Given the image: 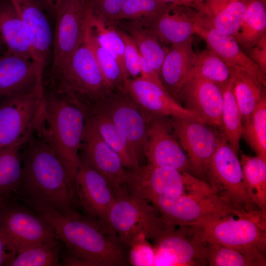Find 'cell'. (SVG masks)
Masks as SVG:
<instances>
[{
  "instance_id": "obj_1",
  "label": "cell",
  "mask_w": 266,
  "mask_h": 266,
  "mask_svg": "<svg viewBox=\"0 0 266 266\" xmlns=\"http://www.w3.org/2000/svg\"><path fill=\"white\" fill-rule=\"evenodd\" d=\"M36 134L24 147L21 181L12 198L36 212H78L80 204L66 168L43 136Z\"/></svg>"
},
{
  "instance_id": "obj_2",
  "label": "cell",
  "mask_w": 266,
  "mask_h": 266,
  "mask_svg": "<svg viewBox=\"0 0 266 266\" xmlns=\"http://www.w3.org/2000/svg\"><path fill=\"white\" fill-rule=\"evenodd\" d=\"M37 213L48 222L66 251L84 266L126 265L123 245L107 223L79 212L69 215L52 211Z\"/></svg>"
},
{
  "instance_id": "obj_3",
  "label": "cell",
  "mask_w": 266,
  "mask_h": 266,
  "mask_svg": "<svg viewBox=\"0 0 266 266\" xmlns=\"http://www.w3.org/2000/svg\"><path fill=\"white\" fill-rule=\"evenodd\" d=\"M44 130L41 134L74 181L80 165L86 114L78 104L44 88Z\"/></svg>"
},
{
  "instance_id": "obj_4",
  "label": "cell",
  "mask_w": 266,
  "mask_h": 266,
  "mask_svg": "<svg viewBox=\"0 0 266 266\" xmlns=\"http://www.w3.org/2000/svg\"><path fill=\"white\" fill-rule=\"evenodd\" d=\"M46 89L74 102L85 112L103 100L112 90L83 42L63 66L49 74Z\"/></svg>"
},
{
  "instance_id": "obj_5",
  "label": "cell",
  "mask_w": 266,
  "mask_h": 266,
  "mask_svg": "<svg viewBox=\"0 0 266 266\" xmlns=\"http://www.w3.org/2000/svg\"><path fill=\"white\" fill-rule=\"evenodd\" d=\"M182 227L201 241L217 243L246 254L265 255L266 218L261 212L205 219Z\"/></svg>"
},
{
  "instance_id": "obj_6",
  "label": "cell",
  "mask_w": 266,
  "mask_h": 266,
  "mask_svg": "<svg viewBox=\"0 0 266 266\" xmlns=\"http://www.w3.org/2000/svg\"><path fill=\"white\" fill-rule=\"evenodd\" d=\"M150 202L160 212L166 228L185 226L211 218L257 213L243 211L212 191L159 197Z\"/></svg>"
},
{
  "instance_id": "obj_7",
  "label": "cell",
  "mask_w": 266,
  "mask_h": 266,
  "mask_svg": "<svg viewBox=\"0 0 266 266\" xmlns=\"http://www.w3.org/2000/svg\"><path fill=\"white\" fill-rule=\"evenodd\" d=\"M44 89L0 101V150L24 147L44 129Z\"/></svg>"
},
{
  "instance_id": "obj_8",
  "label": "cell",
  "mask_w": 266,
  "mask_h": 266,
  "mask_svg": "<svg viewBox=\"0 0 266 266\" xmlns=\"http://www.w3.org/2000/svg\"><path fill=\"white\" fill-rule=\"evenodd\" d=\"M125 184L130 195L150 201L159 197L212 191L207 182L189 172L149 164L127 171Z\"/></svg>"
},
{
  "instance_id": "obj_9",
  "label": "cell",
  "mask_w": 266,
  "mask_h": 266,
  "mask_svg": "<svg viewBox=\"0 0 266 266\" xmlns=\"http://www.w3.org/2000/svg\"><path fill=\"white\" fill-rule=\"evenodd\" d=\"M115 200L106 222L122 245L131 246L140 234L154 240L166 228L156 210L147 200L130 195L122 187L113 191Z\"/></svg>"
},
{
  "instance_id": "obj_10",
  "label": "cell",
  "mask_w": 266,
  "mask_h": 266,
  "mask_svg": "<svg viewBox=\"0 0 266 266\" xmlns=\"http://www.w3.org/2000/svg\"><path fill=\"white\" fill-rule=\"evenodd\" d=\"M0 234L15 256L56 236L44 218L13 198L0 203Z\"/></svg>"
},
{
  "instance_id": "obj_11",
  "label": "cell",
  "mask_w": 266,
  "mask_h": 266,
  "mask_svg": "<svg viewBox=\"0 0 266 266\" xmlns=\"http://www.w3.org/2000/svg\"><path fill=\"white\" fill-rule=\"evenodd\" d=\"M204 177L214 193L237 207L248 212H261L249 195L238 153L224 135L211 157Z\"/></svg>"
},
{
  "instance_id": "obj_12",
  "label": "cell",
  "mask_w": 266,
  "mask_h": 266,
  "mask_svg": "<svg viewBox=\"0 0 266 266\" xmlns=\"http://www.w3.org/2000/svg\"><path fill=\"white\" fill-rule=\"evenodd\" d=\"M173 118V133L188 158L191 171L201 179L224 135L223 131L196 120Z\"/></svg>"
},
{
  "instance_id": "obj_13",
  "label": "cell",
  "mask_w": 266,
  "mask_h": 266,
  "mask_svg": "<svg viewBox=\"0 0 266 266\" xmlns=\"http://www.w3.org/2000/svg\"><path fill=\"white\" fill-rule=\"evenodd\" d=\"M87 0H64L55 18L49 74L63 66L82 42Z\"/></svg>"
},
{
  "instance_id": "obj_14",
  "label": "cell",
  "mask_w": 266,
  "mask_h": 266,
  "mask_svg": "<svg viewBox=\"0 0 266 266\" xmlns=\"http://www.w3.org/2000/svg\"><path fill=\"white\" fill-rule=\"evenodd\" d=\"M76 174V196L85 214L106 222L108 213L115 200L112 188L106 179L83 158Z\"/></svg>"
},
{
  "instance_id": "obj_15",
  "label": "cell",
  "mask_w": 266,
  "mask_h": 266,
  "mask_svg": "<svg viewBox=\"0 0 266 266\" xmlns=\"http://www.w3.org/2000/svg\"><path fill=\"white\" fill-rule=\"evenodd\" d=\"M177 100L194 112L200 122L222 130L223 96L219 85L202 78H189L181 88Z\"/></svg>"
},
{
  "instance_id": "obj_16",
  "label": "cell",
  "mask_w": 266,
  "mask_h": 266,
  "mask_svg": "<svg viewBox=\"0 0 266 266\" xmlns=\"http://www.w3.org/2000/svg\"><path fill=\"white\" fill-rule=\"evenodd\" d=\"M105 109L96 107L106 114L127 137L140 157L147 140L154 115L138 105L131 97H114Z\"/></svg>"
},
{
  "instance_id": "obj_17",
  "label": "cell",
  "mask_w": 266,
  "mask_h": 266,
  "mask_svg": "<svg viewBox=\"0 0 266 266\" xmlns=\"http://www.w3.org/2000/svg\"><path fill=\"white\" fill-rule=\"evenodd\" d=\"M10 0L29 30L33 61L43 79L45 69L51 58L53 39V30L47 13L38 0Z\"/></svg>"
},
{
  "instance_id": "obj_18",
  "label": "cell",
  "mask_w": 266,
  "mask_h": 266,
  "mask_svg": "<svg viewBox=\"0 0 266 266\" xmlns=\"http://www.w3.org/2000/svg\"><path fill=\"white\" fill-rule=\"evenodd\" d=\"M83 158L108 181L113 191L125 184L127 171L118 154L101 137L86 118L81 147Z\"/></svg>"
},
{
  "instance_id": "obj_19",
  "label": "cell",
  "mask_w": 266,
  "mask_h": 266,
  "mask_svg": "<svg viewBox=\"0 0 266 266\" xmlns=\"http://www.w3.org/2000/svg\"><path fill=\"white\" fill-rule=\"evenodd\" d=\"M44 89L43 79L31 59L5 52L0 56V101Z\"/></svg>"
},
{
  "instance_id": "obj_20",
  "label": "cell",
  "mask_w": 266,
  "mask_h": 266,
  "mask_svg": "<svg viewBox=\"0 0 266 266\" xmlns=\"http://www.w3.org/2000/svg\"><path fill=\"white\" fill-rule=\"evenodd\" d=\"M125 90L138 105L154 116H170L200 121L194 112L181 105L165 89L152 82L140 77L129 78L125 84Z\"/></svg>"
},
{
  "instance_id": "obj_21",
  "label": "cell",
  "mask_w": 266,
  "mask_h": 266,
  "mask_svg": "<svg viewBox=\"0 0 266 266\" xmlns=\"http://www.w3.org/2000/svg\"><path fill=\"white\" fill-rule=\"evenodd\" d=\"M166 228L154 239L155 249L166 257L172 266H204V242L184 227Z\"/></svg>"
},
{
  "instance_id": "obj_22",
  "label": "cell",
  "mask_w": 266,
  "mask_h": 266,
  "mask_svg": "<svg viewBox=\"0 0 266 266\" xmlns=\"http://www.w3.org/2000/svg\"><path fill=\"white\" fill-rule=\"evenodd\" d=\"M143 153L150 165L171 167L181 172L191 171L186 153L161 121L152 120Z\"/></svg>"
},
{
  "instance_id": "obj_23",
  "label": "cell",
  "mask_w": 266,
  "mask_h": 266,
  "mask_svg": "<svg viewBox=\"0 0 266 266\" xmlns=\"http://www.w3.org/2000/svg\"><path fill=\"white\" fill-rule=\"evenodd\" d=\"M195 33L205 42L209 49L234 70L244 71L266 84V73L241 49L234 37L202 26L198 22Z\"/></svg>"
},
{
  "instance_id": "obj_24",
  "label": "cell",
  "mask_w": 266,
  "mask_h": 266,
  "mask_svg": "<svg viewBox=\"0 0 266 266\" xmlns=\"http://www.w3.org/2000/svg\"><path fill=\"white\" fill-rule=\"evenodd\" d=\"M199 20L197 10L189 7L169 4L165 11L147 28L161 41L171 44L192 38Z\"/></svg>"
},
{
  "instance_id": "obj_25",
  "label": "cell",
  "mask_w": 266,
  "mask_h": 266,
  "mask_svg": "<svg viewBox=\"0 0 266 266\" xmlns=\"http://www.w3.org/2000/svg\"><path fill=\"white\" fill-rule=\"evenodd\" d=\"M248 0H204L198 23L235 37L245 14Z\"/></svg>"
},
{
  "instance_id": "obj_26",
  "label": "cell",
  "mask_w": 266,
  "mask_h": 266,
  "mask_svg": "<svg viewBox=\"0 0 266 266\" xmlns=\"http://www.w3.org/2000/svg\"><path fill=\"white\" fill-rule=\"evenodd\" d=\"M0 37L6 52L33 60L30 32L10 0H0Z\"/></svg>"
},
{
  "instance_id": "obj_27",
  "label": "cell",
  "mask_w": 266,
  "mask_h": 266,
  "mask_svg": "<svg viewBox=\"0 0 266 266\" xmlns=\"http://www.w3.org/2000/svg\"><path fill=\"white\" fill-rule=\"evenodd\" d=\"M195 54L191 38L185 42L172 44L162 65L161 80L169 94L176 100L192 68Z\"/></svg>"
},
{
  "instance_id": "obj_28",
  "label": "cell",
  "mask_w": 266,
  "mask_h": 266,
  "mask_svg": "<svg viewBox=\"0 0 266 266\" xmlns=\"http://www.w3.org/2000/svg\"><path fill=\"white\" fill-rule=\"evenodd\" d=\"M86 118L94 125L103 140L118 154L124 166L133 169L139 166V156L106 114L94 108L87 114Z\"/></svg>"
},
{
  "instance_id": "obj_29",
  "label": "cell",
  "mask_w": 266,
  "mask_h": 266,
  "mask_svg": "<svg viewBox=\"0 0 266 266\" xmlns=\"http://www.w3.org/2000/svg\"><path fill=\"white\" fill-rule=\"evenodd\" d=\"M82 42L91 50L109 87L111 89L116 87L125 91V84L129 78L125 76L116 59L99 42L89 27L86 16Z\"/></svg>"
},
{
  "instance_id": "obj_30",
  "label": "cell",
  "mask_w": 266,
  "mask_h": 266,
  "mask_svg": "<svg viewBox=\"0 0 266 266\" xmlns=\"http://www.w3.org/2000/svg\"><path fill=\"white\" fill-rule=\"evenodd\" d=\"M234 71L231 78L219 85L223 93L222 130L229 144L236 153L239 149L242 123L239 107L234 94Z\"/></svg>"
},
{
  "instance_id": "obj_31",
  "label": "cell",
  "mask_w": 266,
  "mask_h": 266,
  "mask_svg": "<svg viewBox=\"0 0 266 266\" xmlns=\"http://www.w3.org/2000/svg\"><path fill=\"white\" fill-rule=\"evenodd\" d=\"M234 94L243 124L266 95V85L244 71L234 70Z\"/></svg>"
},
{
  "instance_id": "obj_32",
  "label": "cell",
  "mask_w": 266,
  "mask_h": 266,
  "mask_svg": "<svg viewBox=\"0 0 266 266\" xmlns=\"http://www.w3.org/2000/svg\"><path fill=\"white\" fill-rule=\"evenodd\" d=\"M240 162L249 195L266 218V160L243 153Z\"/></svg>"
},
{
  "instance_id": "obj_33",
  "label": "cell",
  "mask_w": 266,
  "mask_h": 266,
  "mask_svg": "<svg viewBox=\"0 0 266 266\" xmlns=\"http://www.w3.org/2000/svg\"><path fill=\"white\" fill-rule=\"evenodd\" d=\"M266 31L265 0H248L246 10L235 38L239 44L249 50L266 34Z\"/></svg>"
},
{
  "instance_id": "obj_34",
  "label": "cell",
  "mask_w": 266,
  "mask_h": 266,
  "mask_svg": "<svg viewBox=\"0 0 266 266\" xmlns=\"http://www.w3.org/2000/svg\"><path fill=\"white\" fill-rule=\"evenodd\" d=\"M233 71L234 69L221 58L206 48L195 53L193 66L187 80L199 78L221 85L231 78Z\"/></svg>"
},
{
  "instance_id": "obj_35",
  "label": "cell",
  "mask_w": 266,
  "mask_h": 266,
  "mask_svg": "<svg viewBox=\"0 0 266 266\" xmlns=\"http://www.w3.org/2000/svg\"><path fill=\"white\" fill-rule=\"evenodd\" d=\"M64 244L56 236L16 254L9 266H59Z\"/></svg>"
},
{
  "instance_id": "obj_36",
  "label": "cell",
  "mask_w": 266,
  "mask_h": 266,
  "mask_svg": "<svg viewBox=\"0 0 266 266\" xmlns=\"http://www.w3.org/2000/svg\"><path fill=\"white\" fill-rule=\"evenodd\" d=\"M127 31L133 39L140 54L160 75V69L168 49L147 28L131 21Z\"/></svg>"
},
{
  "instance_id": "obj_37",
  "label": "cell",
  "mask_w": 266,
  "mask_h": 266,
  "mask_svg": "<svg viewBox=\"0 0 266 266\" xmlns=\"http://www.w3.org/2000/svg\"><path fill=\"white\" fill-rule=\"evenodd\" d=\"M21 148L11 147L0 150V198H12L21 178L22 158Z\"/></svg>"
},
{
  "instance_id": "obj_38",
  "label": "cell",
  "mask_w": 266,
  "mask_h": 266,
  "mask_svg": "<svg viewBox=\"0 0 266 266\" xmlns=\"http://www.w3.org/2000/svg\"><path fill=\"white\" fill-rule=\"evenodd\" d=\"M205 257L210 266H265V255L244 253L220 244L204 242Z\"/></svg>"
},
{
  "instance_id": "obj_39",
  "label": "cell",
  "mask_w": 266,
  "mask_h": 266,
  "mask_svg": "<svg viewBox=\"0 0 266 266\" xmlns=\"http://www.w3.org/2000/svg\"><path fill=\"white\" fill-rule=\"evenodd\" d=\"M241 136L257 156L266 160V97L264 96L249 118L242 124Z\"/></svg>"
},
{
  "instance_id": "obj_40",
  "label": "cell",
  "mask_w": 266,
  "mask_h": 266,
  "mask_svg": "<svg viewBox=\"0 0 266 266\" xmlns=\"http://www.w3.org/2000/svg\"><path fill=\"white\" fill-rule=\"evenodd\" d=\"M169 4L161 0H127L117 21L129 20L148 28Z\"/></svg>"
},
{
  "instance_id": "obj_41",
  "label": "cell",
  "mask_w": 266,
  "mask_h": 266,
  "mask_svg": "<svg viewBox=\"0 0 266 266\" xmlns=\"http://www.w3.org/2000/svg\"><path fill=\"white\" fill-rule=\"evenodd\" d=\"M143 234L139 235L130 247V261L134 266H154L155 251Z\"/></svg>"
},
{
  "instance_id": "obj_42",
  "label": "cell",
  "mask_w": 266,
  "mask_h": 266,
  "mask_svg": "<svg viewBox=\"0 0 266 266\" xmlns=\"http://www.w3.org/2000/svg\"><path fill=\"white\" fill-rule=\"evenodd\" d=\"M124 44V63L128 76L133 78L140 77L139 52L131 36L126 32L118 30Z\"/></svg>"
},
{
  "instance_id": "obj_43",
  "label": "cell",
  "mask_w": 266,
  "mask_h": 266,
  "mask_svg": "<svg viewBox=\"0 0 266 266\" xmlns=\"http://www.w3.org/2000/svg\"><path fill=\"white\" fill-rule=\"evenodd\" d=\"M94 11L109 21H117L127 0H90Z\"/></svg>"
},
{
  "instance_id": "obj_44",
  "label": "cell",
  "mask_w": 266,
  "mask_h": 266,
  "mask_svg": "<svg viewBox=\"0 0 266 266\" xmlns=\"http://www.w3.org/2000/svg\"><path fill=\"white\" fill-rule=\"evenodd\" d=\"M248 50V56L266 73V34Z\"/></svg>"
},
{
  "instance_id": "obj_45",
  "label": "cell",
  "mask_w": 266,
  "mask_h": 266,
  "mask_svg": "<svg viewBox=\"0 0 266 266\" xmlns=\"http://www.w3.org/2000/svg\"><path fill=\"white\" fill-rule=\"evenodd\" d=\"M139 62L140 67V75L139 77L152 82L166 89L161 80L159 73L150 66L140 53Z\"/></svg>"
},
{
  "instance_id": "obj_46",
  "label": "cell",
  "mask_w": 266,
  "mask_h": 266,
  "mask_svg": "<svg viewBox=\"0 0 266 266\" xmlns=\"http://www.w3.org/2000/svg\"><path fill=\"white\" fill-rule=\"evenodd\" d=\"M46 11L54 19L64 0H38Z\"/></svg>"
},
{
  "instance_id": "obj_47",
  "label": "cell",
  "mask_w": 266,
  "mask_h": 266,
  "mask_svg": "<svg viewBox=\"0 0 266 266\" xmlns=\"http://www.w3.org/2000/svg\"><path fill=\"white\" fill-rule=\"evenodd\" d=\"M15 256L8 249L5 242L0 234V266H8Z\"/></svg>"
},
{
  "instance_id": "obj_48",
  "label": "cell",
  "mask_w": 266,
  "mask_h": 266,
  "mask_svg": "<svg viewBox=\"0 0 266 266\" xmlns=\"http://www.w3.org/2000/svg\"><path fill=\"white\" fill-rule=\"evenodd\" d=\"M167 3L185 6L199 11L204 0H161Z\"/></svg>"
},
{
  "instance_id": "obj_49",
  "label": "cell",
  "mask_w": 266,
  "mask_h": 266,
  "mask_svg": "<svg viewBox=\"0 0 266 266\" xmlns=\"http://www.w3.org/2000/svg\"><path fill=\"white\" fill-rule=\"evenodd\" d=\"M6 52V49L5 45L0 37V56Z\"/></svg>"
},
{
  "instance_id": "obj_50",
  "label": "cell",
  "mask_w": 266,
  "mask_h": 266,
  "mask_svg": "<svg viewBox=\"0 0 266 266\" xmlns=\"http://www.w3.org/2000/svg\"><path fill=\"white\" fill-rule=\"evenodd\" d=\"M2 200H2V199H1L0 198V202H1Z\"/></svg>"
}]
</instances>
